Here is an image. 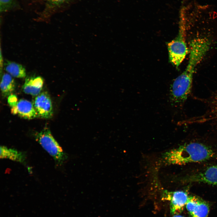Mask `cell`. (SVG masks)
Segmentation results:
<instances>
[{
	"label": "cell",
	"instance_id": "obj_9",
	"mask_svg": "<svg viewBox=\"0 0 217 217\" xmlns=\"http://www.w3.org/2000/svg\"><path fill=\"white\" fill-rule=\"evenodd\" d=\"M43 84V79L40 76L28 77L23 86V90L26 94L37 96L41 93Z\"/></svg>",
	"mask_w": 217,
	"mask_h": 217
},
{
	"label": "cell",
	"instance_id": "obj_16",
	"mask_svg": "<svg viewBox=\"0 0 217 217\" xmlns=\"http://www.w3.org/2000/svg\"><path fill=\"white\" fill-rule=\"evenodd\" d=\"M14 0H0L1 12L7 11L12 9L15 6Z\"/></svg>",
	"mask_w": 217,
	"mask_h": 217
},
{
	"label": "cell",
	"instance_id": "obj_15",
	"mask_svg": "<svg viewBox=\"0 0 217 217\" xmlns=\"http://www.w3.org/2000/svg\"><path fill=\"white\" fill-rule=\"evenodd\" d=\"M200 198L195 196H189L186 205V207L187 211L191 215L197 204L198 203Z\"/></svg>",
	"mask_w": 217,
	"mask_h": 217
},
{
	"label": "cell",
	"instance_id": "obj_3",
	"mask_svg": "<svg viewBox=\"0 0 217 217\" xmlns=\"http://www.w3.org/2000/svg\"><path fill=\"white\" fill-rule=\"evenodd\" d=\"M36 140L55 160L58 165H61L66 158L61 147L52 136L50 130L45 128L35 135Z\"/></svg>",
	"mask_w": 217,
	"mask_h": 217
},
{
	"label": "cell",
	"instance_id": "obj_10",
	"mask_svg": "<svg viewBox=\"0 0 217 217\" xmlns=\"http://www.w3.org/2000/svg\"><path fill=\"white\" fill-rule=\"evenodd\" d=\"M0 157L1 159H7L24 163L25 161L26 155L24 152L2 146H0Z\"/></svg>",
	"mask_w": 217,
	"mask_h": 217
},
{
	"label": "cell",
	"instance_id": "obj_17",
	"mask_svg": "<svg viewBox=\"0 0 217 217\" xmlns=\"http://www.w3.org/2000/svg\"><path fill=\"white\" fill-rule=\"evenodd\" d=\"M17 102V99L16 96L11 94L9 96L8 102L11 107H12L15 106Z\"/></svg>",
	"mask_w": 217,
	"mask_h": 217
},
{
	"label": "cell",
	"instance_id": "obj_6",
	"mask_svg": "<svg viewBox=\"0 0 217 217\" xmlns=\"http://www.w3.org/2000/svg\"><path fill=\"white\" fill-rule=\"evenodd\" d=\"M33 104L38 117L51 118L53 115V108L50 97L46 92L41 93L36 96Z\"/></svg>",
	"mask_w": 217,
	"mask_h": 217
},
{
	"label": "cell",
	"instance_id": "obj_11",
	"mask_svg": "<svg viewBox=\"0 0 217 217\" xmlns=\"http://www.w3.org/2000/svg\"><path fill=\"white\" fill-rule=\"evenodd\" d=\"M73 0H45L44 13L47 14L63 9L70 6Z\"/></svg>",
	"mask_w": 217,
	"mask_h": 217
},
{
	"label": "cell",
	"instance_id": "obj_5",
	"mask_svg": "<svg viewBox=\"0 0 217 217\" xmlns=\"http://www.w3.org/2000/svg\"><path fill=\"white\" fill-rule=\"evenodd\" d=\"M189 196L187 193L184 191L165 190L162 193V199L170 201V212L174 215H179L182 212Z\"/></svg>",
	"mask_w": 217,
	"mask_h": 217
},
{
	"label": "cell",
	"instance_id": "obj_13",
	"mask_svg": "<svg viewBox=\"0 0 217 217\" xmlns=\"http://www.w3.org/2000/svg\"><path fill=\"white\" fill-rule=\"evenodd\" d=\"M15 87V83L12 76L8 73L4 74L0 83V88L3 96L6 97L11 95Z\"/></svg>",
	"mask_w": 217,
	"mask_h": 217
},
{
	"label": "cell",
	"instance_id": "obj_7",
	"mask_svg": "<svg viewBox=\"0 0 217 217\" xmlns=\"http://www.w3.org/2000/svg\"><path fill=\"white\" fill-rule=\"evenodd\" d=\"M189 179L190 182H203L217 186V165L209 167L191 176Z\"/></svg>",
	"mask_w": 217,
	"mask_h": 217
},
{
	"label": "cell",
	"instance_id": "obj_2",
	"mask_svg": "<svg viewBox=\"0 0 217 217\" xmlns=\"http://www.w3.org/2000/svg\"><path fill=\"white\" fill-rule=\"evenodd\" d=\"M201 59L197 55H189L187 65L184 71L174 80L170 87L169 99L175 107L182 105L190 94L195 68Z\"/></svg>",
	"mask_w": 217,
	"mask_h": 217
},
{
	"label": "cell",
	"instance_id": "obj_12",
	"mask_svg": "<svg viewBox=\"0 0 217 217\" xmlns=\"http://www.w3.org/2000/svg\"><path fill=\"white\" fill-rule=\"evenodd\" d=\"M4 65L5 70L12 77L18 78H24L26 77L25 69L21 64L7 61Z\"/></svg>",
	"mask_w": 217,
	"mask_h": 217
},
{
	"label": "cell",
	"instance_id": "obj_1",
	"mask_svg": "<svg viewBox=\"0 0 217 217\" xmlns=\"http://www.w3.org/2000/svg\"><path fill=\"white\" fill-rule=\"evenodd\" d=\"M210 147L198 143L185 144L164 153L163 162L166 164L183 165L205 161L215 156Z\"/></svg>",
	"mask_w": 217,
	"mask_h": 217
},
{
	"label": "cell",
	"instance_id": "obj_18",
	"mask_svg": "<svg viewBox=\"0 0 217 217\" xmlns=\"http://www.w3.org/2000/svg\"><path fill=\"white\" fill-rule=\"evenodd\" d=\"M172 217H184V216L179 215H174Z\"/></svg>",
	"mask_w": 217,
	"mask_h": 217
},
{
	"label": "cell",
	"instance_id": "obj_8",
	"mask_svg": "<svg viewBox=\"0 0 217 217\" xmlns=\"http://www.w3.org/2000/svg\"><path fill=\"white\" fill-rule=\"evenodd\" d=\"M11 112L26 119L38 117L33 103L25 99H21L18 101L15 106L11 107Z\"/></svg>",
	"mask_w": 217,
	"mask_h": 217
},
{
	"label": "cell",
	"instance_id": "obj_4",
	"mask_svg": "<svg viewBox=\"0 0 217 217\" xmlns=\"http://www.w3.org/2000/svg\"><path fill=\"white\" fill-rule=\"evenodd\" d=\"M185 27L184 20H181L178 35L176 38L168 44L170 62L178 68L184 60L187 53L185 39Z\"/></svg>",
	"mask_w": 217,
	"mask_h": 217
},
{
	"label": "cell",
	"instance_id": "obj_14",
	"mask_svg": "<svg viewBox=\"0 0 217 217\" xmlns=\"http://www.w3.org/2000/svg\"><path fill=\"white\" fill-rule=\"evenodd\" d=\"M209 210L208 203L200 198L191 215L192 217H207Z\"/></svg>",
	"mask_w": 217,
	"mask_h": 217
}]
</instances>
